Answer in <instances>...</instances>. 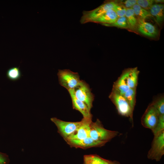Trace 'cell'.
<instances>
[{
    "instance_id": "obj_1",
    "label": "cell",
    "mask_w": 164,
    "mask_h": 164,
    "mask_svg": "<svg viewBox=\"0 0 164 164\" xmlns=\"http://www.w3.org/2000/svg\"><path fill=\"white\" fill-rule=\"evenodd\" d=\"M118 134L117 131L104 128L98 119L95 122L92 121L90 124L89 136L94 140L107 142Z\"/></svg>"
},
{
    "instance_id": "obj_2",
    "label": "cell",
    "mask_w": 164,
    "mask_h": 164,
    "mask_svg": "<svg viewBox=\"0 0 164 164\" xmlns=\"http://www.w3.org/2000/svg\"><path fill=\"white\" fill-rule=\"evenodd\" d=\"M57 75L60 84L68 91L73 89L81 81L78 73L69 69L59 70Z\"/></svg>"
},
{
    "instance_id": "obj_3",
    "label": "cell",
    "mask_w": 164,
    "mask_h": 164,
    "mask_svg": "<svg viewBox=\"0 0 164 164\" xmlns=\"http://www.w3.org/2000/svg\"><path fill=\"white\" fill-rule=\"evenodd\" d=\"M109 97L115 105L119 114L132 121L133 111L123 95L112 89Z\"/></svg>"
},
{
    "instance_id": "obj_4",
    "label": "cell",
    "mask_w": 164,
    "mask_h": 164,
    "mask_svg": "<svg viewBox=\"0 0 164 164\" xmlns=\"http://www.w3.org/2000/svg\"><path fill=\"white\" fill-rule=\"evenodd\" d=\"M72 90L75 97L85 104L91 110L93 107L94 96L89 85L81 80L80 84Z\"/></svg>"
},
{
    "instance_id": "obj_5",
    "label": "cell",
    "mask_w": 164,
    "mask_h": 164,
    "mask_svg": "<svg viewBox=\"0 0 164 164\" xmlns=\"http://www.w3.org/2000/svg\"><path fill=\"white\" fill-rule=\"evenodd\" d=\"M58 129V132L65 140L77 130L82 122L81 120L77 122L66 121L56 118H50Z\"/></svg>"
},
{
    "instance_id": "obj_6",
    "label": "cell",
    "mask_w": 164,
    "mask_h": 164,
    "mask_svg": "<svg viewBox=\"0 0 164 164\" xmlns=\"http://www.w3.org/2000/svg\"><path fill=\"white\" fill-rule=\"evenodd\" d=\"M154 136L147 156L149 159L158 161L164 154V130Z\"/></svg>"
},
{
    "instance_id": "obj_7",
    "label": "cell",
    "mask_w": 164,
    "mask_h": 164,
    "mask_svg": "<svg viewBox=\"0 0 164 164\" xmlns=\"http://www.w3.org/2000/svg\"><path fill=\"white\" fill-rule=\"evenodd\" d=\"M115 4L114 1H108L105 2L101 5L93 10L84 11L80 20V23L83 24L91 22L92 19L108 10L113 9Z\"/></svg>"
},
{
    "instance_id": "obj_8",
    "label": "cell",
    "mask_w": 164,
    "mask_h": 164,
    "mask_svg": "<svg viewBox=\"0 0 164 164\" xmlns=\"http://www.w3.org/2000/svg\"><path fill=\"white\" fill-rule=\"evenodd\" d=\"M159 115L155 108L151 104L147 107L141 118V123L145 128L152 131L157 124Z\"/></svg>"
},
{
    "instance_id": "obj_9",
    "label": "cell",
    "mask_w": 164,
    "mask_h": 164,
    "mask_svg": "<svg viewBox=\"0 0 164 164\" xmlns=\"http://www.w3.org/2000/svg\"><path fill=\"white\" fill-rule=\"evenodd\" d=\"M136 31L146 37L153 39L157 37L159 33L155 26L145 20L138 19Z\"/></svg>"
},
{
    "instance_id": "obj_10",
    "label": "cell",
    "mask_w": 164,
    "mask_h": 164,
    "mask_svg": "<svg viewBox=\"0 0 164 164\" xmlns=\"http://www.w3.org/2000/svg\"><path fill=\"white\" fill-rule=\"evenodd\" d=\"M65 141L71 147L83 149L101 146L107 142L94 140L90 136L82 140H70Z\"/></svg>"
},
{
    "instance_id": "obj_11",
    "label": "cell",
    "mask_w": 164,
    "mask_h": 164,
    "mask_svg": "<svg viewBox=\"0 0 164 164\" xmlns=\"http://www.w3.org/2000/svg\"><path fill=\"white\" fill-rule=\"evenodd\" d=\"M92 119L83 118L82 122L77 130L65 140H82L89 136L90 124Z\"/></svg>"
},
{
    "instance_id": "obj_12",
    "label": "cell",
    "mask_w": 164,
    "mask_h": 164,
    "mask_svg": "<svg viewBox=\"0 0 164 164\" xmlns=\"http://www.w3.org/2000/svg\"><path fill=\"white\" fill-rule=\"evenodd\" d=\"M71 97L73 108L82 114L83 118L92 119V115L86 105L77 99L73 94L72 90L68 91Z\"/></svg>"
},
{
    "instance_id": "obj_13",
    "label": "cell",
    "mask_w": 164,
    "mask_h": 164,
    "mask_svg": "<svg viewBox=\"0 0 164 164\" xmlns=\"http://www.w3.org/2000/svg\"><path fill=\"white\" fill-rule=\"evenodd\" d=\"M152 17L160 26L164 19V5L163 4H154L149 11Z\"/></svg>"
},
{
    "instance_id": "obj_14",
    "label": "cell",
    "mask_w": 164,
    "mask_h": 164,
    "mask_svg": "<svg viewBox=\"0 0 164 164\" xmlns=\"http://www.w3.org/2000/svg\"><path fill=\"white\" fill-rule=\"evenodd\" d=\"M118 17L113 9H110L92 19L91 22L100 23L104 25L113 23Z\"/></svg>"
},
{
    "instance_id": "obj_15",
    "label": "cell",
    "mask_w": 164,
    "mask_h": 164,
    "mask_svg": "<svg viewBox=\"0 0 164 164\" xmlns=\"http://www.w3.org/2000/svg\"><path fill=\"white\" fill-rule=\"evenodd\" d=\"M125 79L127 84L130 88H136L139 71L137 67L128 68L125 70Z\"/></svg>"
},
{
    "instance_id": "obj_16",
    "label": "cell",
    "mask_w": 164,
    "mask_h": 164,
    "mask_svg": "<svg viewBox=\"0 0 164 164\" xmlns=\"http://www.w3.org/2000/svg\"><path fill=\"white\" fill-rule=\"evenodd\" d=\"M125 76L126 73L124 70L117 80L114 83L112 88L122 95L130 89L127 84Z\"/></svg>"
},
{
    "instance_id": "obj_17",
    "label": "cell",
    "mask_w": 164,
    "mask_h": 164,
    "mask_svg": "<svg viewBox=\"0 0 164 164\" xmlns=\"http://www.w3.org/2000/svg\"><path fill=\"white\" fill-rule=\"evenodd\" d=\"M111 162L97 155H85L84 156L83 164H110Z\"/></svg>"
},
{
    "instance_id": "obj_18",
    "label": "cell",
    "mask_w": 164,
    "mask_h": 164,
    "mask_svg": "<svg viewBox=\"0 0 164 164\" xmlns=\"http://www.w3.org/2000/svg\"><path fill=\"white\" fill-rule=\"evenodd\" d=\"M125 16L127 20L129 29L136 31L138 19L132 8L127 9Z\"/></svg>"
},
{
    "instance_id": "obj_19",
    "label": "cell",
    "mask_w": 164,
    "mask_h": 164,
    "mask_svg": "<svg viewBox=\"0 0 164 164\" xmlns=\"http://www.w3.org/2000/svg\"><path fill=\"white\" fill-rule=\"evenodd\" d=\"M132 8L138 19L146 20L152 17L149 11L143 9L137 4L135 5Z\"/></svg>"
},
{
    "instance_id": "obj_20",
    "label": "cell",
    "mask_w": 164,
    "mask_h": 164,
    "mask_svg": "<svg viewBox=\"0 0 164 164\" xmlns=\"http://www.w3.org/2000/svg\"><path fill=\"white\" fill-rule=\"evenodd\" d=\"M136 88H130L123 95L133 111L136 103Z\"/></svg>"
},
{
    "instance_id": "obj_21",
    "label": "cell",
    "mask_w": 164,
    "mask_h": 164,
    "mask_svg": "<svg viewBox=\"0 0 164 164\" xmlns=\"http://www.w3.org/2000/svg\"><path fill=\"white\" fill-rule=\"evenodd\" d=\"M7 78L12 81H15L20 78L22 73L19 67H13L9 68L6 72Z\"/></svg>"
},
{
    "instance_id": "obj_22",
    "label": "cell",
    "mask_w": 164,
    "mask_h": 164,
    "mask_svg": "<svg viewBox=\"0 0 164 164\" xmlns=\"http://www.w3.org/2000/svg\"><path fill=\"white\" fill-rule=\"evenodd\" d=\"M156 110L159 115H164V97L163 96H159L151 104Z\"/></svg>"
},
{
    "instance_id": "obj_23",
    "label": "cell",
    "mask_w": 164,
    "mask_h": 164,
    "mask_svg": "<svg viewBox=\"0 0 164 164\" xmlns=\"http://www.w3.org/2000/svg\"><path fill=\"white\" fill-rule=\"evenodd\" d=\"M104 26L129 29L127 20L125 16L118 17L116 20L113 23L110 24H105Z\"/></svg>"
},
{
    "instance_id": "obj_24",
    "label": "cell",
    "mask_w": 164,
    "mask_h": 164,
    "mask_svg": "<svg viewBox=\"0 0 164 164\" xmlns=\"http://www.w3.org/2000/svg\"><path fill=\"white\" fill-rule=\"evenodd\" d=\"M164 130V115H159L157 125L152 131L154 135Z\"/></svg>"
},
{
    "instance_id": "obj_25",
    "label": "cell",
    "mask_w": 164,
    "mask_h": 164,
    "mask_svg": "<svg viewBox=\"0 0 164 164\" xmlns=\"http://www.w3.org/2000/svg\"><path fill=\"white\" fill-rule=\"evenodd\" d=\"M154 3L153 0H137L136 4L143 9L149 11Z\"/></svg>"
},
{
    "instance_id": "obj_26",
    "label": "cell",
    "mask_w": 164,
    "mask_h": 164,
    "mask_svg": "<svg viewBox=\"0 0 164 164\" xmlns=\"http://www.w3.org/2000/svg\"><path fill=\"white\" fill-rule=\"evenodd\" d=\"M116 4L122 6L126 9L132 8L136 4L137 0L114 1Z\"/></svg>"
},
{
    "instance_id": "obj_27",
    "label": "cell",
    "mask_w": 164,
    "mask_h": 164,
    "mask_svg": "<svg viewBox=\"0 0 164 164\" xmlns=\"http://www.w3.org/2000/svg\"><path fill=\"white\" fill-rule=\"evenodd\" d=\"M126 9L123 6L116 3L113 9L118 17L125 16Z\"/></svg>"
},
{
    "instance_id": "obj_28",
    "label": "cell",
    "mask_w": 164,
    "mask_h": 164,
    "mask_svg": "<svg viewBox=\"0 0 164 164\" xmlns=\"http://www.w3.org/2000/svg\"><path fill=\"white\" fill-rule=\"evenodd\" d=\"M9 162L8 156L6 154L0 152V164H8Z\"/></svg>"
},
{
    "instance_id": "obj_29",
    "label": "cell",
    "mask_w": 164,
    "mask_h": 164,
    "mask_svg": "<svg viewBox=\"0 0 164 164\" xmlns=\"http://www.w3.org/2000/svg\"><path fill=\"white\" fill-rule=\"evenodd\" d=\"M154 2L157 4H163L164 1L163 0H154Z\"/></svg>"
},
{
    "instance_id": "obj_30",
    "label": "cell",
    "mask_w": 164,
    "mask_h": 164,
    "mask_svg": "<svg viewBox=\"0 0 164 164\" xmlns=\"http://www.w3.org/2000/svg\"><path fill=\"white\" fill-rule=\"evenodd\" d=\"M110 164H120V163L116 161H113L111 162Z\"/></svg>"
}]
</instances>
